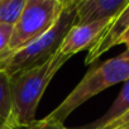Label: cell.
<instances>
[{
    "label": "cell",
    "mask_w": 129,
    "mask_h": 129,
    "mask_svg": "<svg viewBox=\"0 0 129 129\" xmlns=\"http://www.w3.org/2000/svg\"><path fill=\"white\" fill-rule=\"evenodd\" d=\"M76 4L77 0H66L61 15L49 30L25 47L0 57V70L12 77L51 58L58 51L64 36L76 23Z\"/></svg>",
    "instance_id": "3957f363"
},
{
    "label": "cell",
    "mask_w": 129,
    "mask_h": 129,
    "mask_svg": "<svg viewBox=\"0 0 129 129\" xmlns=\"http://www.w3.org/2000/svg\"><path fill=\"white\" fill-rule=\"evenodd\" d=\"M27 0H0V24L13 25L20 18Z\"/></svg>",
    "instance_id": "30bf717a"
},
{
    "label": "cell",
    "mask_w": 129,
    "mask_h": 129,
    "mask_svg": "<svg viewBox=\"0 0 129 129\" xmlns=\"http://www.w3.org/2000/svg\"><path fill=\"white\" fill-rule=\"evenodd\" d=\"M128 109H129V80H126L124 82V85H123L119 95L114 100L113 105L108 109V111L103 116H100L95 121L89 123V124H86L81 128H77V129H99V128L104 126L105 124H108L109 121L118 118L119 115H121Z\"/></svg>",
    "instance_id": "ba28073f"
},
{
    "label": "cell",
    "mask_w": 129,
    "mask_h": 129,
    "mask_svg": "<svg viewBox=\"0 0 129 129\" xmlns=\"http://www.w3.org/2000/svg\"><path fill=\"white\" fill-rule=\"evenodd\" d=\"M99 129H129V109Z\"/></svg>",
    "instance_id": "7c38bea8"
},
{
    "label": "cell",
    "mask_w": 129,
    "mask_h": 129,
    "mask_svg": "<svg viewBox=\"0 0 129 129\" xmlns=\"http://www.w3.org/2000/svg\"><path fill=\"white\" fill-rule=\"evenodd\" d=\"M120 44H124V46L126 47V49L129 51V29H128V32L123 36V38H121V41H120Z\"/></svg>",
    "instance_id": "5bb4252c"
},
{
    "label": "cell",
    "mask_w": 129,
    "mask_h": 129,
    "mask_svg": "<svg viewBox=\"0 0 129 129\" xmlns=\"http://www.w3.org/2000/svg\"><path fill=\"white\" fill-rule=\"evenodd\" d=\"M129 80V51L109 58L91 69L76 85V87L64 98L61 104L53 109L47 118L64 123L71 113H74L80 105L89 99L100 94L101 91Z\"/></svg>",
    "instance_id": "7a4b0ae2"
},
{
    "label": "cell",
    "mask_w": 129,
    "mask_h": 129,
    "mask_svg": "<svg viewBox=\"0 0 129 129\" xmlns=\"http://www.w3.org/2000/svg\"><path fill=\"white\" fill-rule=\"evenodd\" d=\"M64 4L66 0H27L20 18L13 27L8 49L3 56L25 47L49 30L61 15Z\"/></svg>",
    "instance_id": "277c9868"
},
{
    "label": "cell",
    "mask_w": 129,
    "mask_h": 129,
    "mask_svg": "<svg viewBox=\"0 0 129 129\" xmlns=\"http://www.w3.org/2000/svg\"><path fill=\"white\" fill-rule=\"evenodd\" d=\"M24 129H67L64 126V124L53 120V119H48L47 116H44L41 120H36L34 123H32L29 126L24 128Z\"/></svg>",
    "instance_id": "8fae6325"
},
{
    "label": "cell",
    "mask_w": 129,
    "mask_h": 129,
    "mask_svg": "<svg viewBox=\"0 0 129 129\" xmlns=\"http://www.w3.org/2000/svg\"><path fill=\"white\" fill-rule=\"evenodd\" d=\"M128 3L129 0H77L76 24H90L111 19L120 13Z\"/></svg>",
    "instance_id": "52a82bcc"
},
{
    "label": "cell",
    "mask_w": 129,
    "mask_h": 129,
    "mask_svg": "<svg viewBox=\"0 0 129 129\" xmlns=\"http://www.w3.org/2000/svg\"><path fill=\"white\" fill-rule=\"evenodd\" d=\"M13 32V25H7V24H0V57H2L9 46L10 37Z\"/></svg>",
    "instance_id": "4fadbf2b"
},
{
    "label": "cell",
    "mask_w": 129,
    "mask_h": 129,
    "mask_svg": "<svg viewBox=\"0 0 129 129\" xmlns=\"http://www.w3.org/2000/svg\"><path fill=\"white\" fill-rule=\"evenodd\" d=\"M128 29H129V3L120 13H118L111 19V22L100 34V37L96 39V42L87 49L85 64L94 63L109 49L120 44V41L123 36L128 32Z\"/></svg>",
    "instance_id": "8992f818"
},
{
    "label": "cell",
    "mask_w": 129,
    "mask_h": 129,
    "mask_svg": "<svg viewBox=\"0 0 129 129\" xmlns=\"http://www.w3.org/2000/svg\"><path fill=\"white\" fill-rule=\"evenodd\" d=\"M12 77L3 70H0V124H4L10 128L12 120ZM12 129V128H10Z\"/></svg>",
    "instance_id": "9c48e42d"
},
{
    "label": "cell",
    "mask_w": 129,
    "mask_h": 129,
    "mask_svg": "<svg viewBox=\"0 0 129 129\" xmlns=\"http://www.w3.org/2000/svg\"><path fill=\"white\" fill-rule=\"evenodd\" d=\"M111 19H104V20L94 22L90 24L75 23V25H72V28L64 36L57 52L64 57L71 58L80 51L89 49L96 42L100 34L104 32V29L108 27Z\"/></svg>",
    "instance_id": "5b68a950"
},
{
    "label": "cell",
    "mask_w": 129,
    "mask_h": 129,
    "mask_svg": "<svg viewBox=\"0 0 129 129\" xmlns=\"http://www.w3.org/2000/svg\"><path fill=\"white\" fill-rule=\"evenodd\" d=\"M0 129H10V128L7 126V125H4V124H0Z\"/></svg>",
    "instance_id": "9a60e30c"
},
{
    "label": "cell",
    "mask_w": 129,
    "mask_h": 129,
    "mask_svg": "<svg viewBox=\"0 0 129 129\" xmlns=\"http://www.w3.org/2000/svg\"><path fill=\"white\" fill-rule=\"evenodd\" d=\"M70 58L56 52L51 58L37 66L12 76V129L27 128L36 121L38 104L57 71Z\"/></svg>",
    "instance_id": "6da1fadb"
}]
</instances>
